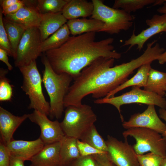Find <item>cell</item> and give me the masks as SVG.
Wrapping results in <instances>:
<instances>
[{
  "instance_id": "1",
  "label": "cell",
  "mask_w": 166,
  "mask_h": 166,
  "mask_svg": "<svg viewBox=\"0 0 166 166\" xmlns=\"http://www.w3.org/2000/svg\"><path fill=\"white\" fill-rule=\"evenodd\" d=\"M95 39L96 32L72 36L60 47L44 54L56 73L67 74L74 80L83 69L99 57H121V54L114 50L113 38L98 41Z\"/></svg>"
},
{
  "instance_id": "2",
  "label": "cell",
  "mask_w": 166,
  "mask_h": 166,
  "mask_svg": "<svg viewBox=\"0 0 166 166\" xmlns=\"http://www.w3.org/2000/svg\"><path fill=\"white\" fill-rule=\"evenodd\" d=\"M42 61L45 67L42 82L50 99L49 116L52 119H58L61 117L64 111V98L73 79L67 74L56 73L44 54Z\"/></svg>"
},
{
  "instance_id": "3",
  "label": "cell",
  "mask_w": 166,
  "mask_h": 166,
  "mask_svg": "<svg viewBox=\"0 0 166 166\" xmlns=\"http://www.w3.org/2000/svg\"><path fill=\"white\" fill-rule=\"evenodd\" d=\"M18 68L23 77L21 88L30 101L28 108L49 115L50 104L46 100L43 93L42 79L38 69L36 61Z\"/></svg>"
},
{
  "instance_id": "4",
  "label": "cell",
  "mask_w": 166,
  "mask_h": 166,
  "mask_svg": "<svg viewBox=\"0 0 166 166\" xmlns=\"http://www.w3.org/2000/svg\"><path fill=\"white\" fill-rule=\"evenodd\" d=\"M63 120L60 122L65 136L80 140L94 124L97 116L90 106L82 104L66 107Z\"/></svg>"
},
{
  "instance_id": "5",
  "label": "cell",
  "mask_w": 166,
  "mask_h": 166,
  "mask_svg": "<svg viewBox=\"0 0 166 166\" xmlns=\"http://www.w3.org/2000/svg\"><path fill=\"white\" fill-rule=\"evenodd\" d=\"M94 10L91 18L100 20L104 26L100 32L118 34L129 29L133 25L134 16L124 10L110 7L101 0H92Z\"/></svg>"
},
{
  "instance_id": "6",
  "label": "cell",
  "mask_w": 166,
  "mask_h": 166,
  "mask_svg": "<svg viewBox=\"0 0 166 166\" xmlns=\"http://www.w3.org/2000/svg\"><path fill=\"white\" fill-rule=\"evenodd\" d=\"M122 135L124 138L130 136L136 140L133 146L137 155L150 152L164 157L166 156V141L161 135L148 128L136 127L127 129Z\"/></svg>"
},
{
  "instance_id": "7",
  "label": "cell",
  "mask_w": 166,
  "mask_h": 166,
  "mask_svg": "<svg viewBox=\"0 0 166 166\" xmlns=\"http://www.w3.org/2000/svg\"><path fill=\"white\" fill-rule=\"evenodd\" d=\"M96 104H108L114 106L117 109L122 122L124 118L121 113V107L124 104L141 103L148 105L157 106L161 109H166V99L163 97L156 93L141 89L140 88L132 86L129 91L117 97L106 98L97 99L94 101Z\"/></svg>"
},
{
  "instance_id": "8",
  "label": "cell",
  "mask_w": 166,
  "mask_h": 166,
  "mask_svg": "<svg viewBox=\"0 0 166 166\" xmlns=\"http://www.w3.org/2000/svg\"><path fill=\"white\" fill-rule=\"evenodd\" d=\"M42 42L38 28L26 30L18 47L14 59L15 66H25L36 61L42 53L39 48Z\"/></svg>"
},
{
  "instance_id": "9",
  "label": "cell",
  "mask_w": 166,
  "mask_h": 166,
  "mask_svg": "<svg viewBox=\"0 0 166 166\" xmlns=\"http://www.w3.org/2000/svg\"><path fill=\"white\" fill-rule=\"evenodd\" d=\"M106 142L108 155L117 166H140L137 155L127 138L123 142L108 135Z\"/></svg>"
},
{
  "instance_id": "10",
  "label": "cell",
  "mask_w": 166,
  "mask_h": 166,
  "mask_svg": "<svg viewBox=\"0 0 166 166\" xmlns=\"http://www.w3.org/2000/svg\"><path fill=\"white\" fill-rule=\"evenodd\" d=\"M28 118L40 127L39 137L45 145L60 141L65 136L60 122L57 120H50L47 115L39 111L34 110L32 113L28 114Z\"/></svg>"
},
{
  "instance_id": "11",
  "label": "cell",
  "mask_w": 166,
  "mask_h": 166,
  "mask_svg": "<svg viewBox=\"0 0 166 166\" xmlns=\"http://www.w3.org/2000/svg\"><path fill=\"white\" fill-rule=\"evenodd\" d=\"M146 23L148 26V28L143 30L137 35L135 34L134 31L122 46H129V50L136 45L137 49L140 51L145 43L151 37L161 32H166V14H155L151 18L146 20Z\"/></svg>"
},
{
  "instance_id": "12",
  "label": "cell",
  "mask_w": 166,
  "mask_h": 166,
  "mask_svg": "<svg viewBox=\"0 0 166 166\" xmlns=\"http://www.w3.org/2000/svg\"><path fill=\"white\" fill-rule=\"evenodd\" d=\"M122 125L127 129L143 128L154 130L161 135L166 131V125L160 119L153 105H148L147 109L141 113L132 115L128 121L123 122Z\"/></svg>"
},
{
  "instance_id": "13",
  "label": "cell",
  "mask_w": 166,
  "mask_h": 166,
  "mask_svg": "<svg viewBox=\"0 0 166 166\" xmlns=\"http://www.w3.org/2000/svg\"><path fill=\"white\" fill-rule=\"evenodd\" d=\"M25 5L16 13L5 15L6 19L21 26L26 30L38 28L42 14L37 7V0H25Z\"/></svg>"
},
{
  "instance_id": "14",
  "label": "cell",
  "mask_w": 166,
  "mask_h": 166,
  "mask_svg": "<svg viewBox=\"0 0 166 166\" xmlns=\"http://www.w3.org/2000/svg\"><path fill=\"white\" fill-rule=\"evenodd\" d=\"M45 145L40 137L32 141L14 139L6 145L11 156L24 161H30Z\"/></svg>"
},
{
  "instance_id": "15",
  "label": "cell",
  "mask_w": 166,
  "mask_h": 166,
  "mask_svg": "<svg viewBox=\"0 0 166 166\" xmlns=\"http://www.w3.org/2000/svg\"><path fill=\"white\" fill-rule=\"evenodd\" d=\"M28 117V114L16 116L0 107V141L6 145L14 140L13 135L14 132Z\"/></svg>"
},
{
  "instance_id": "16",
  "label": "cell",
  "mask_w": 166,
  "mask_h": 166,
  "mask_svg": "<svg viewBox=\"0 0 166 166\" xmlns=\"http://www.w3.org/2000/svg\"><path fill=\"white\" fill-rule=\"evenodd\" d=\"M61 141L45 145L30 160L34 166H60Z\"/></svg>"
},
{
  "instance_id": "17",
  "label": "cell",
  "mask_w": 166,
  "mask_h": 166,
  "mask_svg": "<svg viewBox=\"0 0 166 166\" xmlns=\"http://www.w3.org/2000/svg\"><path fill=\"white\" fill-rule=\"evenodd\" d=\"M94 10L92 1L86 0H69L62 11L64 17L69 20L91 16Z\"/></svg>"
},
{
  "instance_id": "18",
  "label": "cell",
  "mask_w": 166,
  "mask_h": 166,
  "mask_svg": "<svg viewBox=\"0 0 166 166\" xmlns=\"http://www.w3.org/2000/svg\"><path fill=\"white\" fill-rule=\"evenodd\" d=\"M67 21L61 12L42 14L41 20L38 27L42 42L56 32Z\"/></svg>"
},
{
  "instance_id": "19",
  "label": "cell",
  "mask_w": 166,
  "mask_h": 166,
  "mask_svg": "<svg viewBox=\"0 0 166 166\" xmlns=\"http://www.w3.org/2000/svg\"><path fill=\"white\" fill-rule=\"evenodd\" d=\"M66 24L72 36L87 33L100 32L104 26V23L100 20L86 18L69 20Z\"/></svg>"
},
{
  "instance_id": "20",
  "label": "cell",
  "mask_w": 166,
  "mask_h": 166,
  "mask_svg": "<svg viewBox=\"0 0 166 166\" xmlns=\"http://www.w3.org/2000/svg\"><path fill=\"white\" fill-rule=\"evenodd\" d=\"M151 62L142 65L138 69L135 75L127 80L115 90L109 93L104 98H108L114 97L117 93L130 86H136L140 88L146 86L149 71L151 68Z\"/></svg>"
},
{
  "instance_id": "21",
  "label": "cell",
  "mask_w": 166,
  "mask_h": 166,
  "mask_svg": "<svg viewBox=\"0 0 166 166\" xmlns=\"http://www.w3.org/2000/svg\"><path fill=\"white\" fill-rule=\"evenodd\" d=\"M77 140L65 136L61 141L60 166H68L81 156L77 147Z\"/></svg>"
},
{
  "instance_id": "22",
  "label": "cell",
  "mask_w": 166,
  "mask_h": 166,
  "mask_svg": "<svg viewBox=\"0 0 166 166\" xmlns=\"http://www.w3.org/2000/svg\"><path fill=\"white\" fill-rule=\"evenodd\" d=\"M70 34V30L66 23L42 42L39 48L40 51L44 53L60 47L68 40Z\"/></svg>"
},
{
  "instance_id": "23",
  "label": "cell",
  "mask_w": 166,
  "mask_h": 166,
  "mask_svg": "<svg viewBox=\"0 0 166 166\" xmlns=\"http://www.w3.org/2000/svg\"><path fill=\"white\" fill-rule=\"evenodd\" d=\"M166 88V73L151 68L144 90L164 97Z\"/></svg>"
},
{
  "instance_id": "24",
  "label": "cell",
  "mask_w": 166,
  "mask_h": 166,
  "mask_svg": "<svg viewBox=\"0 0 166 166\" xmlns=\"http://www.w3.org/2000/svg\"><path fill=\"white\" fill-rule=\"evenodd\" d=\"M3 24L15 58L18 46L26 30L20 25L3 17Z\"/></svg>"
},
{
  "instance_id": "25",
  "label": "cell",
  "mask_w": 166,
  "mask_h": 166,
  "mask_svg": "<svg viewBox=\"0 0 166 166\" xmlns=\"http://www.w3.org/2000/svg\"><path fill=\"white\" fill-rule=\"evenodd\" d=\"M80 140L98 150L107 153L106 141L99 134L94 124L84 134Z\"/></svg>"
},
{
  "instance_id": "26",
  "label": "cell",
  "mask_w": 166,
  "mask_h": 166,
  "mask_svg": "<svg viewBox=\"0 0 166 166\" xmlns=\"http://www.w3.org/2000/svg\"><path fill=\"white\" fill-rule=\"evenodd\" d=\"M156 0H116L113 6L115 9L122 10L130 14L143 8L150 4H153Z\"/></svg>"
},
{
  "instance_id": "27",
  "label": "cell",
  "mask_w": 166,
  "mask_h": 166,
  "mask_svg": "<svg viewBox=\"0 0 166 166\" xmlns=\"http://www.w3.org/2000/svg\"><path fill=\"white\" fill-rule=\"evenodd\" d=\"M69 0H38L37 7L42 14L62 12Z\"/></svg>"
},
{
  "instance_id": "28",
  "label": "cell",
  "mask_w": 166,
  "mask_h": 166,
  "mask_svg": "<svg viewBox=\"0 0 166 166\" xmlns=\"http://www.w3.org/2000/svg\"><path fill=\"white\" fill-rule=\"evenodd\" d=\"M8 69L2 68L0 69V101H10L12 96V88L6 75Z\"/></svg>"
},
{
  "instance_id": "29",
  "label": "cell",
  "mask_w": 166,
  "mask_h": 166,
  "mask_svg": "<svg viewBox=\"0 0 166 166\" xmlns=\"http://www.w3.org/2000/svg\"><path fill=\"white\" fill-rule=\"evenodd\" d=\"M137 157L140 166H160L163 157L150 152L137 155Z\"/></svg>"
},
{
  "instance_id": "30",
  "label": "cell",
  "mask_w": 166,
  "mask_h": 166,
  "mask_svg": "<svg viewBox=\"0 0 166 166\" xmlns=\"http://www.w3.org/2000/svg\"><path fill=\"white\" fill-rule=\"evenodd\" d=\"M3 14L0 9V48L5 50L8 56L14 57L13 53L3 22Z\"/></svg>"
},
{
  "instance_id": "31",
  "label": "cell",
  "mask_w": 166,
  "mask_h": 166,
  "mask_svg": "<svg viewBox=\"0 0 166 166\" xmlns=\"http://www.w3.org/2000/svg\"><path fill=\"white\" fill-rule=\"evenodd\" d=\"M77 145L80 155L81 156L107 153L98 150L80 140H77Z\"/></svg>"
},
{
  "instance_id": "32",
  "label": "cell",
  "mask_w": 166,
  "mask_h": 166,
  "mask_svg": "<svg viewBox=\"0 0 166 166\" xmlns=\"http://www.w3.org/2000/svg\"><path fill=\"white\" fill-rule=\"evenodd\" d=\"M11 155L6 146L0 142V166H9Z\"/></svg>"
},
{
  "instance_id": "33",
  "label": "cell",
  "mask_w": 166,
  "mask_h": 166,
  "mask_svg": "<svg viewBox=\"0 0 166 166\" xmlns=\"http://www.w3.org/2000/svg\"><path fill=\"white\" fill-rule=\"evenodd\" d=\"M92 156L95 166H117L110 160L107 153Z\"/></svg>"
},
{
  "instance_id": "34",
  "label": "cell",
  "mask_w": 166,
  "mask_h": 166,
  "mask_svg": "<svg viewBox=\"0 0 166 166\" xmlns=\"http://www.w3.org/2000/svg\"><path fill=\"white\" fill-rule=\"evenodd\" d=\"M68 166H95V165L93 156H81Z\"/></svg>"
},
{
  "instance_id": "35",
  "label": "cell",
  "mask_w": 166,
  "mask_h": 166,
  "mask_svg": "<svg viewBox=\"0 0 166 166\" xmlns=\"http://www.w3.org/2000/svg\"><path fill=\"white\" fill-rule=\"evenodd\" d=\"M25 5V0H21L12 6L2 9L1 7L2 12L4 16L14 14Z\"/></svg>"
},
{
  "instance_id": "36",
  "label": "cell",
  "mask_w": 166,
  "mask_h": 166,
  "mask_svg": "<svg viewBox=\"0 0 166 166\" xmlns=\"http://www.w3.org/2000/svg\"><path fill=\"white\" fill-rule=\"evenodd\" d=\"M8 55L7 52L5 50L0 48V60L6 64L9 70L11 71L13 69V67L9 62Z\"/></svg>"
},
{
  "instance_id": "37",
  "label": "cell",
  "mask_w": 166,
  "mask_h": 166,
  "mask_svg": "<svg viewBox=\"0 0 166 166\" xmlns=\"http://www.w3.org/2000/svg\"><path fill=\"white\" fill-rule=\"evenodd\" d=\"M20 0H2L0 1L1 8L4 9L18 2Z\"/></svg>"
},
{
  "instance_id": "38",
  "label": "cell",
  "mask_w": 166,
  "mask_h": 166,
  "mask_svg": "<svg viewBox=\"0 0 166 166\" xmlns=\"http://www.w3.org/2000/svg\"><path fill=\"white\" fill-rule=\"evenodd\" d=\"M24 160L11 156L9 166H25Z\"/></svg>"
},
{
  "instance_id": "39",
  "label": "cell",
  "mask_w": 166,
  "mask_h": 166,
  "mask_svg": "<svg viewBox=\"0 0 166 166\" xmlns=\"http://www.w3.org/2000/svg\"><path fill=\"white\" fill-rule=\"evenodd\" d=\"M159 113L160 117L165 121V124L166 125V109L160 108L159 110ZM161 135L166 141V131Z\"/></svg>"
},
{
  "instance_id": "40",
  "label": "cell",
  "mask_w": 166,
  "mask_h": 166,
  "mask_svg": "<svg viewBox=\"0 0 166 166\" xmlns=\"http://www.w3.org/2000/svg\"><path fill=\"white\" fill-rule=\"evenodd\" d=\"M157 60L159 63L161 64L166 63V50L160 56Z\"/></svg>"
},
{
  "instance_id": "41",
  "label": "cell",
  "mask_w": 166,
  "mask_h": 166,
  "mask_svg": "<svg viewBox=\"0 0 166 166\" xmlns=\"http://www.w3.org/2000/svg\"><path fill=\"white\" fill-rule=\"evenodd\" d=\"M157 11L158 12L163 14H166V2L164 3L163 6L159 8Z\"/></svg>"
},
{
  "instance_id": "42",
  "label": "cell",
  "mask_w": 166,
  "mask_h": 166,
  "mask_svg": "<svg viewBox=\"0 0 166 166\" xmlns=\"http://www.w3.org/2000/svg\"><path fill=\"white\" fill-rule=\"evenodd\" d=\"M166 2V0H156L155 3L153 4V6L161 5L163 4Z\"/></svg>"
},
{
  "instance_id": "43",
  "label": "cell",
  "mask_w": 166,
  "mask_h": 166,
  "mask_svg": "<svg viewBox=\"0 0 166 166\" xmlns=\"http://www.w3.org/2000/svg\"><path fill=\"white\" fill-rule=\"evenodd\" d=\"M160 166H166V156L163 157Z\"/></svg>"
},
{
  "instance_id": "44",
  "label": "cell",
  "mask_w": 166,
  "mask_h": 166,
  "mask_svg": "<svg viewBox=\"0 0 166 166\" xmlns=\"http://www.w3.org/2000/svg\"><path fill=\"white\" fill-rule=\"evenodd\" d=\"M29 166H34L31 164Z\"/></svg>"
},
{
  "instance_id": "45",
  "label": "cell",
  "mask_w": 166,
  "mask_h": 166,
  "mask_svg": "<svg viewBox=\"0 0 166 166\" xmlns=\"http://www.w3.org/2000/svg\"><path fill=\"white\" fill-rule=\"evenodd\" d=\"M165 91L166 92V89H165Z\"/></svg>"
},
{
  "instance_id": "46",
  "label": "cell",
  "mask_w": 166,
  "mask_h": 166,
  "mask_svg": "<svg viewBox=\"0 0 166 166\" xmlns=\"http://www.w3.org/2000/svg\"><path fill=\"white\" fill-rule=\"evenodd\" d=\"M165 33H166V32Z\"/></svg>"
}]
</instances>
